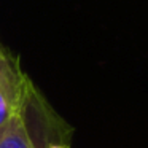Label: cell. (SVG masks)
<instances>
[{"label":"cell","instance_id":"cell-1","mask_svg":"<svg viewBox=\"0 0 148 148\" xmlns=\"http://www.w3.org/2000/svg\"><path fill=\"white\" fill-rule=\"evenodd\" d=\"M72 127L51 108L32 80L18 108L0 127V148H49L70 143Z\"/></svg>","mask_w":148,"mask_h":148},{"label":"cell","instance_id":"cell-2","mask_svg":"<svg viewBox=\"0 0 148 148\" xmlns=\"http://www.w3.org/2000/svg\"><path fill=\"white\" fill-rule=\"evenodd\" d=\"M29 81L19 59L0 45V127L18 108Z\"/></svg>","mask_w":148,"mask_h":148},{"label":"cell","instance_id":"cell-3","mask_svg":"<svg viewBox=\"0 0 148 148\" xmlns=\"http://www.w3.org/2000/svg\"><path fill=\"white\" fill-rule=\"evenodd\" d=\"M49 148H70V147H69V145H51V147H49Z\"/></svg>","mask_w":148,"mask_h":148}]
</instances>
